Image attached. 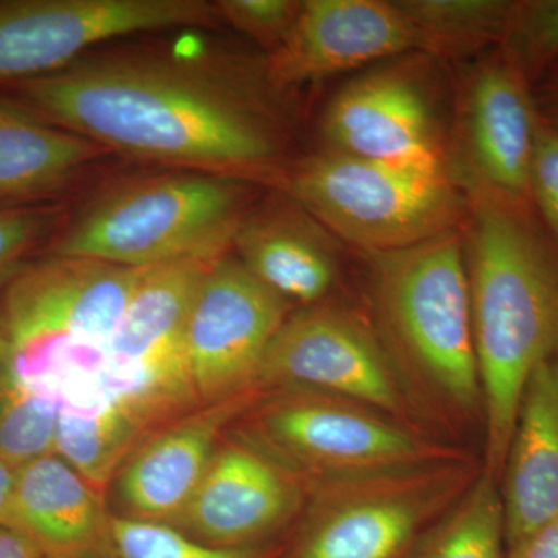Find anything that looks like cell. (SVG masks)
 I'll use <instances>...</instances> for the list:
<instances>
[{
	"mask_svg": "<svg viewBox=\"0 0 558 558\" xmlns=\"http://www.w3.org/2000/svg\"><path fill=\"white\" fill-rule=\"evenodd\" d=\"M529 194L558 240V130L538 113Z\"/></svg>",
	"mask_w": 558,
	"mask_h": 558,
	"instance_id": "29",
	"label": "cell"
},
{
	"mask_svg": "<svg viewBox=\"0 0 558 558\" xmlns=\"http://www.w3.org/2000/svg\"><path fill=\"white\" fill-rule=\"evenodd\" d=\"M106 154L0 94V202L60 201Z\"/></svg>",
	"mask_w": 558,
	"mask_h": 558,
	"instance_id": "20",
	"label": "cell"
},
{
	"mask_svg": "<svg viewBox=\"0 0 558 558\" xmlns=\"http://www.w3.org/2000/svg\"><path fill=\"white\" fill-rule=\"evenodd\" d=\"M499 490L506 546L558 519V352L523 389Z\"/></svg>",
	"mask_w": 558,
	"mask_h": 558,
	"instance_id": "19",
	"label": "cell"
},
{
	"mask_svg": "<svg viewBox=\"0 0 558 558\" xmlns=\"http://www.w3.org/2000/svg\"><path fill=\"white\" fill-rule=\"evenodd\" d=\"M414 47H422L418 33L396 2L306 0L288 39L271 51L266 75L284 87Z\"/></svg>",
	"mask_w": 558,
	"mask_h": 558,
	"instance_id": "15",
	"label": "cell"
},
{
	"mask_svg": "<svg viewBox=\"0 0 558 558\" xmlns=\"http://www.w3.org/2000/svg\"><path fill=\"white\" fill-rule=\"evenodd\" d=\"M234 427L307 488L461 457L417 428L314 389L264 388Z\"/></svg>",
	"mask_w": 558,
	"mask_h": 558,
	"instance_id": "6",
	"label": "cell"
},
{
	"mask_svg": "<svg viewBox=\"0 0 558 558\" xmlns=\"http://www.w3.org/2000/svg\"><path fill=\"white\" fill-rule=\"evenodd\" d=\"M263 391L253 388L197 407L143 440L113 476L116 515L172 526L204 478L220 440Z\"/></svg>",
	"mask_w": 558,
	"mask_h": 558,
	"instance_id": "14",
	"label": "cell"
},
{
	"mask_svg": "<svg viewBox=\"0 0 558 558\" xmlns=\"http://www.w3.org/2000/svg\"><path fill=\"white\" fill-rule=\"evenodd\" d=\"M286 218L245 215L231 248L253 277L303 310L328 295L336 281V264L310 231Z\"/></svg>",
	"mask_w": 558,
	"mask_h": 558,
	"instance_id": "21",
	"label": "cell"
},
{
	"mask_svg": "<svg viewBox=\"0 0 558 558\" xmlns=\"http://www.w3.org/2000/svg\"><path fill=\"white\" fill-rule=\"evenodd\" d=\"M481 470L461 454L317 484L282 558H403Z\"/></svg>",
	"mask_w": 558,
	"mask_h": 558,
	"instance_id": "7",
	"label": "cell"
},
{
	"mask_svg": "<svg viewBox=\"0 0 558 558\" xmlns=\"http://www.w3.org/2000/svg\"><path fill=\"white\" fill-rule=\"evenodd\" d=\"M0 558H49L24 532L0 524Z\"/></svg>",
	"mask_w": 558,
	"mask_h": 558,
	"instance_id": "31",
	"label": "cell"
},
{
	"mask_svg": "<svg viewBox=\"0 0 558 558\" xmlns=\"http://www.w3.org/2000/svg\"><path fill=\"white\" fill-rule=\"evenodd\" d=\"M414 25L422 49L461 50L505 38L513 2L405 0L396 2Z\"/></svg>",
	"mask_w": 558,
	"mask_h": 558,
	"instance_id": "23",
	"label": "cell"
},
{
	"mask_svg": "<svg viewBox=\"0 0 558 558\" xmlns=\"http://www.w3.org/2000/svg\"><path fill=\"white\" fill-rule=\"evenodd\" d=\"M508 60L526 76L558 61V0L513 2L508 33Z\"/></svg>",
	"mask_w": 558,
	"mask_h": 558,
	"instance_id": "27",
	"label": "cell"
},
{
	"mask_svg": "<svg viewBox=\"0 0 558 558\" xmlns=\"http://www.w3.org/2000/svg\"><path fill=\"white\" fill-rule=\"evenodd\" d=\"M112 513L106 492L57 453L16 469L9 526L49 558H109Z\"/></svg>",
	"mask_w": 558,
	"mask_h": 558,
	"instance_id": "18",
	"label": "cell"
},
{
	"mask_svg": "<svg viewBox=\"0 0 558 558\" xmlns=\"http://www.w3.org/2000/svg\"><path fill=\"white\" fill-rule=\"evenodd\" d=\"M468 271L486 433L483 468L499 481L529 377L558 352V240L529 216L527 202L481 196Z\"/></svg>",
	"mask_w": 558,
	"mask_h": 558,
	"instance_id": "2",
	"label": "cell"
},
{
	"mask_svg": "<svg viewBox=\"0 0 558 558\" xmlns=\"http://www.w3.org/2000/svg\"><path fill=\"white\" fill-rule=\"evenodd\" d=\"M259 385L314 389L416 424V407L379 330L340 307L319 303L289 314L264 359Z\"/></svg>",
	"mask_w": 558,
	"mask_h": 558,
	"instance_id": "11",
	"label": "cell"
},
{
	"mask_svg": "<svg viewBox=\"0 0 558 558\" xmlns=\"http://www.w3.org/2000/svg\"><path fill=\"white\" fill-rule=\"evenodd\" d=\"M310 488L231 427L172 527L216 548L267 545L303 512Z\"/></svg>",
	"mask_w": 558,
	"mask_h": 558,
	"instance_id": "13",
	"label": "cell"
},
{
	"mask_svg": "<svg viewBox=\"0 0 558 558\" xmlns=\"http://www.w3.org/2000/svg\"><path fill=\"white\" fill-rule=\"evenodd\" d=\"M506 558H558V519L506 546Z\"/></svg>",
	"mask_w": 558,
	"mask_h": 558,
	"instance_id": "30",
	"label": "cell"
},
{
	"mask_svg": "<svg viewBox=\"0 0 558 558\" xmlns=\"http://www.w3.org/2000/svg\"><path fill=\"white\" fill-rule=\"evenodd\" d=\"M60 403L28 387L0 354V459L13 468L54 453Z\"/></svg>",
	"mask_w": 558,
	"mask_h": 558,
	"instance_id": "24",
	"label": "cell"
},
{
	"mask_svg": "<svg viewBox=\"0 0 558 558\" xmlns=\"http://www.w3.org/2000/svg\"><path fill=\"white\" fill-rule=\"evenodd\" d=\"M213 3L219 22H227L255 39L270 53L288 39L301 10V2L295 0H218Z\"/></svg>",
	"mask_w": 558,
	"mask_h": 558,
	"instance_id": "28",
	"label": "cell"
},
{
	"mask_svg": "<svg viewBox=\"0 0 558 558\" xmlns=\"http://www.w3.org/2000/svg\"><path fill=\"white\" fill-rule=\"evenodd\" d=\"M109 558H282V553L271 545L216 548L170 524L124 519L112 513Z\"/></svg>",
	"mask_w": 558,
	"mask_h": 558,
	"instance_id": "26",
	"label": "cell"
},
{
	"mask_svg": "<svg viewBox=\"0 0 558 558\" xmlns=\"http://www.w3.org/2000/svg\"><path fill=\"white\" fill-rule=\"evenodd\" d=\"M68 218L61 201L0 202V293L46 253Z\"/></svg>",
	"mask_w": 558,
	"mask_h": 558,
	"instance_id": "25",
	"label": "cell"
},
{
	"mask_svg": "<svg viewBox=\"0 0 558 558\" xmlns=\"http://www.w3.org/2000/svg\"><path fill=\"white\" fill-rule=\"evenodd\" d=\"M289 310L236 256L227 253L209 266L185 326L186 365L201 405L260 387L264 359Z\"/></svg>",
	"mask_w": 558,
	"mask_h": 558,
	"instance_id": "12",
	"label": "cell"
},
{
	"mask_svg": "<svg viewBox=\"0 0 558 558\" xmlns=\"http://www.w3.org/2000/svg\"><path fill=\"white\" fill-rule=\"evenodd\" d=\"M248 193L247 180L211 172L172 170L126 180L69 213L44 255L126 269L209 263L230 252Z\"/></svg>",
	"mask_w": 558,
	"mask_h": 558,
	"instance_id": "4",
	"label": "cell"
},
{
	"mask_svg": "<svg viewBox=\"0 0 558 558\" xmlns=\"http://www.w3.org/2000/svg\"><path fill=\"white\" fill-rule=\"evenodd\" d=\"M403 558H506V524L499 481L478 478L407 550Z\"/></svg>",
	"mask_w": 558,
	"mask_h": 558,
	"instance_id": "22",
	"label": "cell"
},
{
	"mask_svg": "<svg viewBox=\"0 0 558 558\" xmlns=\"http://www.w3.org/2000/svg\"><path fill=\"white\" fill-rule=\"evenodd\" d=\"M148 270L39 256L0 293V354L28 387L61 403L100 376Z\"/></svg>",
	"mask_w": 558,
	"mask_h": 558,
	"instance_id": "5",
	"label": "cell"
},
{
	"mask_svg": "<svg viewBox=\"0 0 558 558\" xmlns=\"http://www.w3.org/2000/svg\"><path fill=\"white\" fill-rule=\"evenodd\" d=\"M373 259L379 333L417 413L483 417L468 259L458 234Z\"/></svg>",
	"mask_w": 558,
	"mask_h": 558,
	"instance_id": "3",
	"label": "cell"
},
{
	"mask_svg": "<svg viewBox=\"0 0 558 558\" xmlns=\"http://www.w3.org/2000/svg\"><path fill=\"white\" fill-rule=\"evenodd\" d=\"M333 153L429 178H447L422 92L402 76L374 75L337 95L323 119Z\"/></svg>",
	"mask_w": 558,
	"mask_h": 558,
	"instance_id": "16",
	"label": "cell"
},
{
	"mask_svg": "<svg viewBox=\"0 0 558 558\" xmlns=\"http://www.w3.org/2000/svg\"><path fill=\"white\" fill-rule=\"evenodd\" d=\"M550 110H553L554 117H556V123L550 124L558 128V76L556 81H554L553 87H550Z\"/></svg>",
	"mask_w": 558,
	"mask_h": 558,
	"instance_id": "33",
	"label": "cell"
},
{
	"mask_svg": "<svg viewBox=\"0 0 558 558\" xmlns=\"http://www.w3.org/2000/svg\"><path fill=\"white\" fill-rule=\"evenodd\" d=\"M218 24L207 0H0V87L60 72L116 39Z\"/></svg>",
	"mask_w": 558,
	"mask_h": 558,
	"instance_id": "10",
	"label": "cell"
},
{
	"mask_svg": "<svg viewBox=\"0 0 558 558\" xmlns=\"http://www.w3.org/2000/svg\"><path fill=\"white\" fill-rule=\"evenodd\" d=\"M289 193L344 241L371 255L450 233L459 197L447 178H429L344 154H319L290 172Z\"/></svg>",
	"mask_w": 558,
	"mask_h": 558,
	"instance_id": "8",
	"label": "cell"
},
{
	"mask_svg": "<svg viewBox=\"0 0 558 558\" xmlns=\"http://www.w3.org/2000/svg\"><path fill=\"white\" fill-rule=\"evenodd\" d=\"M537 120L526 76L508 58L476 73L465 100L464 145L481 196L531 201Z\"/></svg>",
	"mask_w": 558,
	"mask_h": 558,
	"instance_id": "17",
	"label": "cell"
},
{
	"mask_svg": "<svg viewBox=\"0 0 558 558\" xmlns=\"http://www.w3.org/2000/svg\"><path fill=\"white\" fill-rule=\"evenodd\" d=\"M0 94L108 153L259 180L279 157L277 120L245 70L208 50L113 46Z\"/></svg>",
	"mask_w": 558,
	"mask_h": 558,
	"instance_id": "1",
	"label": "cell"
},
{
	"mask_svg": "<svg viewBox=\"0 0 558 558\" xmlns=\"http://www.w3.org/2000/svg\"><path fill=\"white\" fill-rule=\"evenodd\" d=\"M213 263L189 260L146 271L98 376L112 398L159 427L201 407L186 365L185 326Z\"/></svg>",
	"mask_w": 558,
	"mask_h": 558,
	"instance_id": "9",
	"label": "cell"
},
{
	"mask_svg": "<svg viewBox=\"0 0 558 558\" xmlns=\"http://www.w3.org/2000/svg\"><path fill=\"white\" fill-rule=\"evenodd\" d=\"M16 469L0 459V524L9 526Z\"/></svg>",
	"mask_w": 558,
	"mask_h": 558,
	"instance_id": "32",
	"label": "cell"
}]
</instances>
